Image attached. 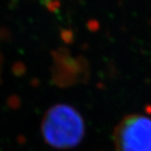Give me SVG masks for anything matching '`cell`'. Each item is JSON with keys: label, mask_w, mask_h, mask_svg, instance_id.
<instances>
[{"label": "cell", "mask_w": 151, "mask_h": 151, "mask_svg": "<svg viewBox=\"0 0 151 151\" xmlns=\"http://www.w3.org/2000/svg\"><path fill=\"white\" fill-rule=\"evenodd\" d=\"M113 139L116 151H151V117L126 116L116 127Z\"/></svg>", "instance_id": "obj_2"}, {"label": "cell", "mask_w": 151, "mask_h": 151, "mask_svg": "<svg viewBox=\"0 0 151 151\" xmlns=\"http://www.w3.org/2000/svg\"><path fill=\"white\" fill-rule=\"evenodd\" d=\"M86 126L81 114L67 104H58L47 110L41 123L44 140L52 147L69 149L80 144Z\"/></svg>", "instance_id": "obj_1"}]
</instances>
